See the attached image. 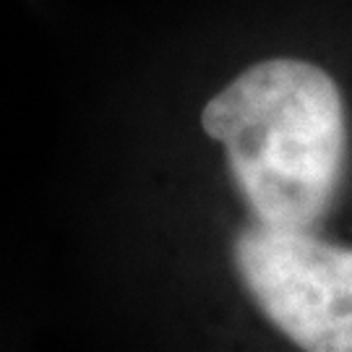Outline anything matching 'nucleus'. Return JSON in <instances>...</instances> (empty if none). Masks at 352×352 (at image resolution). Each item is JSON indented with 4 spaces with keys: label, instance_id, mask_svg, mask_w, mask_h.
I'll list each match as a JSON object with an SVG mask.
<instances>
[{
    "label": "nucleus",
    "instance_id": "f257e3e1",
    "mask_svg": "<svg viewBox=\"0 0 352 352\" xmlns=\"http://www.w3.org/2000/svg\"><path fill=\"white\" fill-rule=\"evenodd\" d=\"M204 133L219 141L235 186L261 225L308 230L340 193L347 170V104L314 63L251 65L204 104Z\"/></svg>",
    "mask_w": 352,
    "mask_h": 352
},
{
    "label": "nucleus",
    "instance_id": "f03ea898",
    "mask_svg": "<svg viewBox=\"0 0 352 352\" xmlns=\"http://www.w3.org/2000/svg\"><path fill=\"white\" fill-rule=\"evenodd\" d=\"M235 269L256 305L305 352H352V248L308 230L253 225L235 238Z\"/></svg>",
    "mask_w": 352,
    "mask_h": 352
}]
</instances>
